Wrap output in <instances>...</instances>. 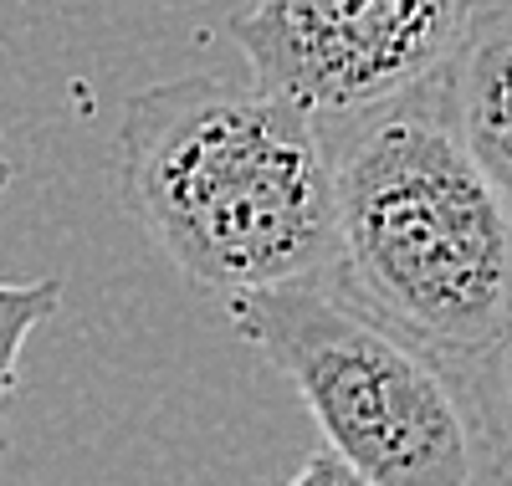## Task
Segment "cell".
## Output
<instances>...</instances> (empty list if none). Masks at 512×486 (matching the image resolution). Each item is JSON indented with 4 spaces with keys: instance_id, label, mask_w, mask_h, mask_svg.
I'll list each match as a JSON object with an SVG mask.
<instances>
[{
    "instance_id": "8",
    "label": "cell",
    "mask_w": 512,
    "mask_h": 486,
    "mask_svg": "<svg viewBox=\"0 0 512 486\" xmlns=\"http://www.w3.org/2000/svg\"><path fill=\"white\" fill-rule=\"evenodd\" d=\"M282 486H374V481H364L354 466H344L328 446H318V451H313L303 466H297Z\"/></svg>"
},
{
    "instance_id": "1",
    "label": "cell",
    "mask_w": 512,
    "mask_h": 486,
    "mask_svg": "<svg viewBox=\"0 0 512 486\" xmlns=\"http://www.w3.org/2000/svg\"><path fill=\"white\" fill-rule=\"evenodd\" d=\"M118 190L205 292L333 277V149L251 72H190L128 98Z\"/></svg>"
},
{
    "instance_id": "6",
    "label": "cell",
    "mask_w": 512,
    "mask_h": 486,
    "mask_svg": "<svg viewBox=\"0 0 512 486\" xmlns=\"http://www.w3.org/2000/svg\"><path fill=\"white\" fill-rule=\"evenodd\" d=\"M57 307H62V277L0 282V456L11 451L6 415H11L16 394H21V353Z\"/></svg>"
},
{
    "instance_id": "2",
    "label": "cell",
    "mask_w": 512,
    "mask_h": 486,
    "mask_svg": "<svg viewBox=\"0 0 512 486\" xmlns=\"http://www.w3.org/2000/svg\"><path fill=\"white\" fill-rule=\"evenodd\" d=\"M441 77L328 144L333 282L441 364H482L512 323V210L461 144Z\"/></svg>"
},
{
    "instance_id": "10",
    "label": "cell",
    "mask_w": 512,
    "mask_h": 486,
    "mask_svg": "<svg viewBox=\"0 0 512 486\" xmlns=\"http://www.w3.org/2000/svg\"><path fill=\"white\" fill-rule=\"evenodd\" d=\"M492 486H512V471H497V481Z\"/></svg>"
},
{
    "instance_id": "7",
    "label": "cell",
    "mask_w": 512,
    "mask_h": 486,
    "mask_svg": "<svg viewBox=\"0 0 512 486\" xmlns=\"http://www.w3.org/2000/svg\"><path fill=\"white\" fill-rule=\"evenodd\" d=\"M482 364L487 369H482V389H477V425L487 440V466L512 471V323Z\"/></svg>"
},
{
    "instance_id": "9",
    "label": "cell",
    "mask_w": 512,
    "mask_h": 486,
    "mask_svg": "<svg viewBox=\"0 0 512 486\" xmlns=\"http://www.w3.org/2000/svg\"><path fill=\"white\" fill-rule=\"evenodd\" d=\"M11 185H16V164H11V154H6V144H0V205H6V195H11Z\"/></svg>"
},
{
    "instance_id": "4",
    "label": "cell",
    "mask_w": 512,
    "mask_h": 486,
    "mask_svg": "<svg viewBox=\"0 0 512 486\" xmlns=\"http://www.w3.org/2000/svg\"><path fill=\"white\" fill-rule=\"evenodd\" d=\"M477 0H251L231 16L246 72L313 123H349L436 82Z\"/></svg>"
},
{
    "instance_id": "5",
    "label": "cell",
    "mask_w": 512,
    "mask_h": 486,
    "mask_svg": "<svg viewBox=\"0 0 512 486\" xmlns=\"http://www.w3.org/2000/svg\"><path fill=\"white\" fill-rule=\"evenodd\" d=\"M441 93L461 144L512 210V11L472 21L441 77Z\"/></svg>"
},
{
    "instance_id": "3",
    "label": "cell",
    "mask_w": 512,
    "mask_h": 486,
    "mask_svg": "<svg viewBox=\"0 0 512 486\" xmlns=\"http://www.w3.org/2000/svg\"><path fill=\"white\" fill-rule=\"evenodd\" d=\"M231 328L308 405L323 446L374 486H482L487 440L441 359L323 277L226 297Z\"/></svg>"
}]
</instances>
